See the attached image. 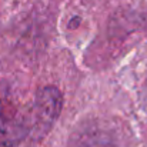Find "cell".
I'll return each instance as SVG.
<instances>
[{
  "instance_id": "6da1fadb",
  "label": "cell",
  "mask_w": 147,
  "mask_h": 147,
  "mask_svg": "<svg viewBox=\"0 0 147 147\" xmlns=\"http://www.w3.org/2000/svg\"><path fill=\"white\" fill-rule=\"evenodd\" d=\"M24 104L7 94H0V146H13L22 142L34 126V119Z\"/></svg>"
}]
</instances>
